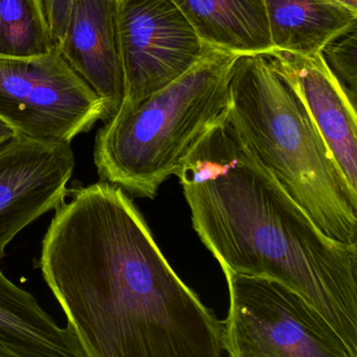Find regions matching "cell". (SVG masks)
<instances>
[{"instance_id":"cell-1","label":"cell","mask_w":357,"mask_h":357,"mask_svg":"<svg viewBox=\"0 0 357 357\" xmlns=\"http://www.w3.org/2000/svg\"><path fill=\"white\" fill-rule=\"evenodd\" d=\"M39 267L85 357H222L225 321L169 264L129 194L68 191Z\"/></svg>"},{"instance_id":"cell-2","label":"cell","mask_w":357,"mask_h":357,"mask_svg":"<svg viewBox=\"0 0 357 357\" xmlns=\"http://www.w3.org/2000/svg\"><path fill=\"white\" fill-rule=\"evenodd\" d=\"M192 225L222 271L285 284L357 357V243L326 235L227 118L177 171Z\"/></svg>"},{"instance_id":"cell-3","label":"cell","mask_w":357,"mask_h":357,"mask_svg":"<svg viewBox=\"0 0 357 357\" xmlns=\"http://www.w3.org/2000/svg\"><path fill=\"white\" fill-rule=\"evenodd\" d=\"M227 120L323 233L357 243V193L296 91L267 55H240Z\"/></svg>"},{"instance_id":"cell-4","label":"cell","mask_w":357,"mask_h":357,"mask_svg":"<svg viewBox=\"0 0 357 357\" xmlns=\"http://www.w3.org/2000/svg\"><path fill=\"white\" fill-rule=\"evenodd\" d=\"M239 56L206 45L195 66L168 86L121 104L96 137L100 177L129 195L154 199L196 142L229 114V80Z\"/></svg>"},{"instance_id":"cell-5","label":"cell","mask_w":357,"mask_h":357,"mask_svg":"<svg viewBox=\"0 0 357 357\" xmlns=\"http://www.w3.org/2000/svg\"><path fill=\"white\" fill-rule=\"evenodd\" d=\"M229 308L225 349L229 357H355L324 317L285 284L223 271Z\"/></svg>"},{"instance_id":"cell-6","label":"cell","mask_w":357,"mask_h":357,"mask_svg":"<svg viewBox=\"0 0 357 357\" xmlns=\"http://www.w3.org/2000/svg\"><path fill=\"white\" fill-rule=\"evenodd\" d=\"M109 108L64 58L59 45L31 57L0 56V119L16 135L72 144Z\"/></svg>"},{"instance_id":"cell-7","label":"cell","mask_w":357,"mask_h":357,"mask_svg":"<svg viewBox=\"0 0 357 357\" xmlns=\"http://www.w3.org/2000/svg\"><path fill=\"white\" fill-rule=\"evenodd\" d=\"M124 99L133 104L168 86L204 55L206 43L173 0L116 3Z\"/></svg>"},{"instance_id":"cell-8","label":"cell","mask_w":357,"mask_h":357,"mask_svg":"<svg viewBox=\"0 0 357 357\" xmlns=\"http://www.w3.org/2000/svg\"><path fill=\"white\" fill-rule=\"evenodd\" d=\"M75 166L68 143L16 135L0 146V261L22 229L63 202Z\"/></svg>"},{"instance_id":"cell-9","label":"cell","mask_w":357,"mask_h":357,"mask_svg":"<svg viewBox=\"0 0 357 357\" xmlns=\"http://www.w3.org/2000/svg\"><path fill=\"white\" fill-rule=\"evenodd\" d=\"M269 58L298 96L340 167L357 193V112L321 54L273 52Z\"/></svg>"},{"instance_id":"cell-10","label":"cell","mask_w":357,"mask_h":357,"mask_svg":"<svg viewBox=\"0 0 357 357\" xmlns=\"http://www.w3.org/2000/svg\"><path fill=\"white\" fill-rule=\"evenodd\" d=\"M59 45L70 68L106 102L112 116L124 99L114 0H74Z\"/></svg>"},{"instance_id":"cell-11","label":"cell","mask_w":357,"mask_h":357,"mask_svg":"<svg viewBox=\"0 0 357 357\" xmlns=\"http://www.w3.org/2000/svg\"><path fill=\"white\" fill-rule=\"evenodd\" d=\"M0 357H85L72 329L58 325L34 296L1 269Z\"/></svg>"},{"instance_id":"cell-12","label":"cell","mask_w":357,"mask_h":357,"mask_svg":"<svg viewBox=\"0 0 357 357\" xmlns=\"http://www.w3.org/2000/svg\"><path fill=\"white\" fill-rule=\"evenodd\" d=\"M263 3L271 43L277 52L317 55L326 45L357 26V12L335 0H263Z\"/></svg>"},{"instance_id":"cell-13","label":"cell","mask_w":357,"mask_h":357,"mask_svg":"<svg viewBox=\"0 0 357 357\" xmlns=\"http://www.w3.org/2000/svg\"><path fill=\"white\" fill-rule=\"evenodd\" d=\"M206 45L237 55L275 51L263 0H173Z\"/></svg>"},{"instance_id":"cell-14","label":"cell","mask_w":357,"mask_h":357,"mask_svg":"<svg viewBox=\"0 0 357 357\" xmlns=\"http://www.w3.org/2000/svg\"><path fill=\"white\" fill-rule=\"evenodd\" d=\"M55 45L41 0H0V56L41 55Z\"/></svg>"},{"instance_id":"cell-15","label":"cell","mask_w":357,"mask_h":357,"mask_svg":"<svg viewBox=\"0 0 357 357\" xmlns=\"http://www.w3.org/2000/svg\"><path fill=\"white\" fill-rule=\"evenodd\" d=\"M326 66L356 107L357 100V34L356 29L335 39L321 52Z\"/></svg>"},{"instance_id":"cell-16","label":"cell","mask_w":357,"mask_h":357,"mask_svg":"<svg viewBox=\"0 0 357 357\" xmlns=\"http://www.w3.org/2000/svg\"><path fill=\"white\" fill-rule=\"evenodd\" d=\"M41 5L52 37L59 45L68 26L74 0H41Z\"/></svg>"},{"instance_id":"cell-17","label":"cell","mask_w":357,"mask_h":357,"mask_svg":"<svg viewBox=\"0 0 357 357\" xmlns=\"http://www.w3.org/2000/svg\"><path fill=\"white\" fill-rule=\"evenodd\" d=\"M16 133L7 123L0 119V146L7 143L12 137H15Z\"/></svg>"},{"instance_id":"cell-18","label":"cell","mask_w":357,"mask_h":357,"mask_svg":"<svg viewBox=\"0 0 357 357\" xmlns=\"http://www.w3.org/2000/svg\"><path fill=\"white\" fill-rule=\"evenodd\" d=\"M337 3H342L344 7L357 12V0H335Z\"/></svg>"},{"instance_id":"cell-19","label":"cell","mask_w":357,"mask_h":357,"mask_svg":"<svg viewBox=\"0 0 357 357\" xmlns=\"http://www.w3.org/2000/svg\"><path fill=\"white\" fill-rule=\"evenodd\" d=\"M114 3H121L123 0H114Z\"/></svg>"}]
</instances>
